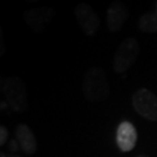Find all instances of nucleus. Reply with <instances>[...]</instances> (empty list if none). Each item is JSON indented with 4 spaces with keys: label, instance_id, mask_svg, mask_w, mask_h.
Instances as JSON below:
<instances>
[{
    "label": "nucleus",
    "instance_id": "obj_15",
    "mask_svg": "<svg viewBox=\"0 0 157 157\" xmlns=\"http://www.w3.org/2000/svg\"><path fill=\"white\" fill-rule=\"evenodd\" d=\"M156 12H157V6H156Z\"/></svg>",
    "mask_w": 157,
    "mask_h": 157
},
{
    "label": "nucleus",
    "instance_id": "obj_10",
    "mask_svg": "<svg viewBox=\"0 0 157 157\" xmlns=\"http://www.w3.org/2000/svg\"><path fill=\"white\" fill-rule=\"evenodd\" d=\"M139 28L143 33H157V12L143 14L139 20Z\"/></svg>",
    "mask_w": 157,
    "mask_h": 157
},
{
    "label": "nucleus",
    "instance_id": "obj_5",
    "mask_svg": "<svg viewBox=\"0 0 157 157\" xmlns=\"http://www.w3.org/2000/svg\"><path fill=\"white\" fill-rule=\"evenodd\" d=\"M54 17H55V10L48 6L30 8L22 14L23 21L35 33L43 32L47 28V26L50 23L51 20L54 19Z\"/></svg>",
    "mask_w": 157,
    "mask_h": 157
},
{
    "label": "nucleus",
    "instance_id": "obj_11",
    "mask_svg": "<svg viewBox=\"0 0 157 157\" xmlns=\"http://www.w3.org/2000/svg\"><path fill=\"white\" fill-rule=\"evenodd\" d=\"M7 137H8V130L5 126H1L0 127V146H5Z\"/></svg>",
    "mask_w": 157,
    "mask_h": 157
},
{
    "label": "nucleus",
    "instance_id": "obj_9",
    "mask_svg": "<svg viewBox=\"0 0 157 157\" xmlns=\"http://www.w3.org/2000/svg\"><path fill=\"white\" fill-rule=\"evenodd\" d=\"M15 137L20 146V149L26 155H34L37 150V142L27 124H19L15 129Z\"/></svg>",
    "mask_w": 157,
    "mask_h": 157
},
{
    "label": "nucleus",
    "instance_id": "obj_4",
    "mask_svg": "<svg viewBox=\"0 0 157 157\" xmlns=\"http://www.w3.org/2000/svg\"><path fill=\"white\" fill-rule=\"evenodd\" d=\"M136 113L149 121H157V95L148 89H140L132 97Z\"/></svg>",
    "mask_w": 157,
    "mask_h": 157
},
{
    "label": "nucleus",
    "instance_id": "obj_7",
    "mask_svg": "<svg viewBox=\"0 0 157 157\" xmlns=\"http://www.w3.org/2000/svg\"><path fill=\"white\" fill-rule=\"evenodd\" d=\"M137 141V132L135 126L129 121H122L117 128L115 142L118 148L124 152L134 149Z\"/></svg>",
    "mask_w": 157,
    "mask_h": 157
},
{
    "label": "nucleus",
    "instance_id": "obj_12",
    "mask_svg": "<svg viewBox=\"0 0 157 157\" xmlns=\"http://www.w3.org/2000/svg\"><path fill=\"white\" fill-rule=\"evenodd\" d=\"M8 147H10V150H12L13 152H15L17 150V149L20 148L19 143H17V141L14 140V139H13V140H12L11 142H10V146H8Z\"/></svg>",
    "mask_w": 157,
    "mask_h": 157
},
{
    "label": "nucleus",
    "instance_id": "obj_8",
    "mask_svg": "<svg viewBox=\"0 0 157 157\" xmlns=\"http://www.w3.org/2000/svg\"><path fill=\"white\" fill-rule=\"evenodd\" d=\"M129 17V11L120 1H115L107 8V28L111 33H118Z\"/></svg>",
    "mask_w": 157,
    "mask_h": 157
},
{
    "label": "nucleus",
    "instance_id": "obj_3",
    "mask_svg": "<svg viewBox=\"0 0 157 157\" xmlns=\"http://www.w3.org/2000/svg\"><path fill=\"white\" fill-rule=\"evenodd\" d=\"M140 51L139 42L133 37L126 39L119 45L113 59V69L118 73H124L133 67Z\"/></svg>",
    "mask_w": 157,
    "mask_h": 157
},
{
    "label": "nucleus",
    "instance_id": "obj_14",
    "mask_svg": "<svg viewBox=\"0 0 157 157\" xmlns=\"http://www.w3.org/2000/svg\"><path fill=\"white\" fill-rule=\"evenodd\" d=\"M135 157H149V156H147V155H143V154H142V155H137V156H135Z\"/></svg>",
    "mask_w": 157,
    "mask_h": 157
},
{
    "label": "nucleus",
    "instance_id": "obj_13",
    "mask_svg": "<svg viewBox=\"0 0 157 157\" xmlns=\"http://www.w3.org/2000/svg\"><path fill=\"white\" fill-rule=\"evenodd\" d=\"M0 157H21L19 155H8V154H5V152H0Z\"/></svg>",
    "mask_w": 157,
    "mask_h": 157
},
{
    "label": "nucleus",
    "instance_id": "obj_1",
    "mask_svg": "<svg viewBox=\"0 0 157 157\" xmlns=\"http://www.w3.org/2000/svg\"><path fill=\"white\" fill-rule=\"evenodd\" d=\"M83 92L85 98L91 102L104 101L109 95V86L106 75L100 67H93L84 75Z\"/></svg>",
    "mask_w": 157,
    "mask_h": 157
},
{
    "label": "nucleus",
    "instance_id": "obj_2",
    "mask_svg": "<svg viewBox=\"0 0 157 157\" xmlns=\"http://www.w3.org/2000/svg\"><path fill=\"white\" fill-rule=\"evenodd\" d=\"M1 91L7 102L17 113H22L28 107L27 91L23 82L17 77H7L0 80Z\"/></svg>",
    "mask_w": 157,
    "mask_h": 157
},
{
    "label": "nucleus",
    "instance_id": "obj_6",
    "mask_svg": "<svg viewBox=\"0 0 157 157\" xmlns=\"http://www.w3.org/2000/svg\"><path fill=\"white\" fill-rule=\"evenodd\" d=\"M75 15L85 35L94 36L98 33V29L100 27V20L98 17V14L89 4H79L75 10Z\"/></svg>",
    "mask_w": 157,
    "mask_h": 157
}]
</instances>
